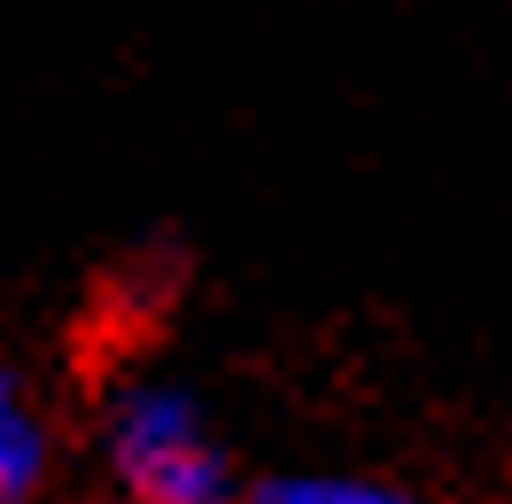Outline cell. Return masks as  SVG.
Returning <instances> with one entry per match:
<instances>
[{
    "mask_svg": "<svg viewBox=\"0 0 512 504\" xmlns=\"http://www.w3.org/2000/svg\"><path fill=\"white\" fill-rule=\"evenodd\" d=\"M109 466L132 504H233L225 450L202 435V419L179 388L125 396L117 427H109Z\"/></svg>",
    "mask_w": 512,
    "mask_h": 504,
    "instance_id": "cell-1",
    "label": "cell"
},
{
    "mask_svg": "<svg viewBox=\"0 0 512 504\" xmlns=\"http://www.w3.org/2000/svg\"><path fill=\"white\" fill-rule=\"evenodd\" d=\"M39 473H47V435H39V419L24 411L16 380L0 373V504L32 497Z\"/></svg>",
    "mask_w": 512,
    "mask_h": 504,
    "instance_id": "cell-2",
    "label": "cell"
},
{
    "mask_svg": "<svg viewBox=\"0 0 512 504\" xmlns=\"http://www.w3.org/2000/svg\"><path fill=\"white\" fill-rule=\"evenodd\" d=\"M249 504H412L388 481H357V473H272L256 481Z\"/></svg>",
    "mask_w": 512,
    "mask_h": 504,
    "instance_id": "cell-3",
    "label": "cell"
}]
</instances>
